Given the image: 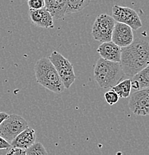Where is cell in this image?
I'll return each mask as SVG.
<instances>
[{
	"label": "cell",
	"instance_id": "cell-7",
	"mask_svg": "<svg viewBox=\"0 0 149 155\" xmlns=\"http://www.w3.org/2000/svg\"><path fill=\"white\" fill-rule=\"evenodd\" d=\"M112 17L116 22L129 25L132 30H138L142 26V21L137 11L128 7L113 5L112 8Z\"/></svg>",
	"mask_w": 149,
	"mask_h": 155
},
{
	"label": "cell",
	"instance_id": "cell-6",
	"mask_svg": "<svg viewBox=\"0 0 149 155\" xmlns=\"http://www.w3.org/2000/svg\"><path fill=\"white\" fill-rule=\"evenodd\" d=\"M115 24L116 21L108 14H102L97 16L93 24L91 32L93 38L102 43L110 42Z\"/></svg>",
	"mask_w": 149,
	"mask_h": 155
},
{
	"label": "cell",
	"instance_id": "cell-20",
	"mask_svg": "<svg viewBox=\"0 0 149 155\" xmlns=\"http://www.w3.org/2000/svg\"><path fill=\"white\" fill-rule=\"evenodd\" d=\"M12 147L8 142L6 141L4 138L0 137V150L2 149H11Z\"/></svg>",
	"mask_w": 149,
	"mask_h": 155
},
{
	"label": "cell",
	"instance_id": "cell-18",
	"mask_svg": "<svg viewBox=\"0 0 149 155\" xmlns=\"http://www.w3.org/2000/svg\"><path fill=\"white\" fill-rule=\"evenodd\" d=\"M105 99L109 105H113L118 102L120 97L113 90H110L105 93Z\"/></svg>",
	"mask_w": 149,
	"mask_h": 155
},
{
	"label": "cell",
	"instance_id": "cell-10",
	"mask_svg": "<svg viewBox=\"0 0 149 155\" xmlns=\"http://www.w3.org/2000/svg\"><path fill=\"white\" fill-rule=\"evenodd\" d=\"M29 16L32 23L44 28H54V19L46 8L39 10H29Z\"/></svg>",
	"mask_w": 149,
	"mask_h": 155
},
{
	"label": "cell",
	"instance_id": "cell-17",
	"mask_svg": "<svg viewBox=\"0 0 149 155\" xmlns=\"http://www.w3.org/2000/svg\"><path fill=\"white\" fill-rule=\"evenodd\" d=\"M26 155H48L45 148L41 143H35L34 144L25 150Z\"/></svg>",
	"mask_w": 149,
	"mask_h": 155
},
{
	"label": "cell",
	"instance_id": "cell-9",
	"mask_svg": "<svg viewBox=\"0 0 149 155\" xmlns=\"http://www.w3.org/2000/svg\"><path fill=\"white\" fill-rule=\"evenodd\" d=\"M134 40V34L131 27L123 23L116 22L112 34L111 41L123 48L130 46Z\"/></svg>",
	"mask_w": 149,
	"mask_h": 155
},
{
	"label": "cell",
	"instance_id": "cell-1",
	"mask_svg": "<svg viewBox=\"0 0 149 155\" xmlns=\"http://www.w3.org/2000/svg\"><path fill=\"white\" fill-rule=\"evenodd\" d=\"M125 75L133 78L149 65V43L137 38L126 48H122L120 62Z\"/></svg>",
	"mask_w": 149,
	"mask_h": 155
},
{
	"label": "cell",
	"instance_id": "cell-23",
	"mask_svg": "<svg viewBox=\"0 0 149 155\" xmlns=\"http://www.w3.org/2000/svg\"><path fill=\"white\" fill-rule=\"evenodd\" d=\"M6 155H15V151H14V148H11L10 151L6 154Z\"/></svg>",
	"mask_w": 149,
	"mask_h": 155
},
{
	"label": "cell",
	"instance_id": "cell-5",
	"mask_svg": "<svg viewBox=\"0 0 149 155\" xmlns=\"http://www.w3.org/2000/svg\"><path fill=\"white\" fill-rule=\"evenodd\" d=\"M27 127H28V123L23 117L17 114H11L0 125V137L11 144Z\"/></svg>",
	"mask_w": 149,
	"mask_h": 155
},
{
	"label": "cell",
	"instance_id": "cell-4",
	"mask_svg": "<svg viewBox=\"0 0 149 155\" xmlns=\"http://www.w3.org/2000/svg\"><path fill=\"white\" fill-rule=\"evenodd\" d=\"M48 59L55 67L65 88L69 89L76 80L73 67L69 60L65 58L57 51H53Z\"/></svg>",
	"mask_w": 149,
	"mask_h": 155
},
{
	"label": "cell",
	"instance_id": "cell-22",
	"mask_svg": "<svg viewBox=\"0 0 149 155\" xmlns=\"http://www.w3.org/2000/svg\"><path fill=\"white\" fill-rule=\"evenodd\" d=\"M14 151H15V155H26L25 151L21 149H15L14 148Z\"/></svg>",
	"mask_w": 149,
	"mask_h": 155
},
{
	"label": "cell",
	"instance_id": "cell-16",
	"mask_svg": "<svg viewBox=\"0 0 149 155\" xmlns=\"http://www.w3.org/2000/svg\"><path fill=\"white\" fill-rule=\"evenodd\" d=\"M91 3L89 0H67L66 14L77 13L82 11Z\"/></svg>",
	"mask_w": 149,
	"mask_h": 155
},
{
	"label": "cell",
	"instance_id": "cell-19",
	"mask_svg": "<svg viewBox=\"0 0 149 155\" xmlns=\"http://www.w3.org/2000/svg\"><path fill=\"white\" fill-rule=\"evenodd\" d=\"M28 5L30 10H39L45 8V3L44 0H29Z\"/></svg>",
	"mask_w": 149,
	"mask_h": 155
},
{
	"label": "cell",
	"instance_id": "cell-11",
	"mask_svg": "<svg viewBox=\"0 0 149 155\" xmlns=\"http://www.w3.org/2000/svg\"><path fill=\"white\" fill-rule=\"evenodd\" d=\"M97 51L101 56V58L105 61L116 63L120 62L122 48L112 41L102 43L97 48Z\"/></svg>",
	"mask_w": 149,
	"mask_h": 155
},
{
	"label": "cell",
	"instance_id": "cell-21",
	"mask_svg": "<svg viewBox=\"0 0 149 155\" xmlns=\"http://www.w3.org/2000/svg\"><path fill=\"white\" fill-rule=\"evenodd\" d=\"M8 116H9L8 114H6V113L0 112V125H1V124L2 123V122H4L6 119H7Z\"/></svg>",
	"mask_w": 149,
	"mask_h": 155
},
{
	"label": "cell",
	"instance_id": "cell-14",
	"mask_svg": "<svg viewBox=\"0 0 149 155\" xmlns=\"http://www.w3.org/2000/svg\"><path fill=\"white\" fill-rule=\"evenodd\" d=\"M131 89L136 91L149 88V65L131 78Z\"/></svg>",
	"mask_w": 149,
	"mask_h": 155
},
{
	"label": "cell",
	"instance_id": "cell-15",
	"mask_svg": "<svg viewBox=\"0 0 149 155\" xmlns=\"http://www.w3.org/2000/svg\"><path fill=\"white\" fill-rule=\"evenodd\" d=\"M112 90L119 96L120 98H126L131 96V79H125L113 87Z\"/></svg>",
	"mask_w": 149,
	"mask_h": 155
},
{
	"label": "cell",
	"instance_id": "cell-8",
	"mask_svg": "<svg viewBox=\"0 0 149 155\" xmlns=\"http://www.w3.org/2000/svg\"><path fill=\"white\" fill-rule=\"evenodd\" d=\"M129 107L135 115H149V88L133 93L130 97Z\"/></svg>",
	"mask_w": 149,
	"mask_h": 155
},
{
	"label": "cell",
	"instance_id": "cell-3",
	"mask_svg": "<svg viewBox=\"0 0 149 155\" xmlns=\"http://www.w3.org/2000/svg\"><path fill=\"white\" fill-rule=\"evenodd\" d=\"M36 81L55 93H61L65 90L63 83L55 67L47 58H42L36 62L34 67Z\"/></svg>",
	"mask_w": 149,
	"mask_h": 155
},
{
	"label": "cell",
	"instance_id": "cell-2",
	"mask_svg": "<svg viewBox=\"0 0 149 155\" xmlns=\"http://www.w3.org/2000/svg\"><path fill=\"white\" fill-rule=\"evenodd\" d=\"M94 78L102 89L113 88L123 81L125 74L120 63L99 58L94 67Z\"/></svg>",
	"mask_w": 149,
	"mask_h": 155
},
{
	"label": "cell",
	"instance_id": "cell-13",
	"mask_svg": "<svg viewBox=\"0 0 149 155\" xmlns=\"http://www.w3.org/2000/svg\"><path fill=\"white\" fill-rule=\"evenodd\" d=\"M46 9L53 19H63L66 14L67 0H45Z\"/></svg>",
	"mask_w": 149,
	"mask_h": 155
},
{
	"label": "cell",
	"instance_id": "cell-12",
	"mask_svg": "<svg viewBox=\"0 0 149 155\" xmlns=\"http://www.w3.org/2000/svg\"><path fill=\"white\" fill-rule=\"evenodd\" d=\"M36 137L35 130L30 127H27L11 142V147L15 149L25 151L34 144L36 142Z\"/></svg>",
	"mask_w": 149,
	"mask_h": 155
}]
</instances>
